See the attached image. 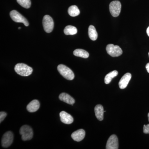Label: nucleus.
Here are the masks:
<instances>
[{
    "instance_id": "f257e3e1",
    "label": "nucleus",
    "mask_w": 149,
    "mask_h": 149,
    "mask_svg": "<svg viewBox=\"0 0 149 149\" xmlns=\"http://www.w3.org/2000/svg\"><path fill=\"white\" fill-rule=\"evenodd\" d=\"M16 73L22 76H28L32 74L33 69L32 68L24 63H17L14 68Z\"/></svg>"
},
{
    "instance_id": "f03ea898",
    "label": "nucleus",
    "mask_w": 149,
    "mask_h": 149,
    "mask_svg": "<svg viewBox=\"0 0 149 149\" xmlns=\"http://www.w3.org/2000/svg\"><path fill=\"white\" fill-rule=\"evenodd\" d=\"M57 69L60 74L67 80H72L74 79V75L72 70L64 65H59Z\"/></svg>"
},
{
    "instance_id": "7ed1b4c3",
    "label": "nucleus",
    "mask_w": 149,
    "mask_h": 149,
    "mask_svg": "<svg viewBox=\"0 0 149 149\" xmlns=\"http://www.w3.org/2000/svg\"><path fill=\"white\" fill-rule=\"evenodd\" d=\"M21 135L22 139L23 141H29L33 138V132L32 128L28 125L22 126L19 131Z\"/></svg>"
},
{
    "instance_id": "20e7f679",
    "label": "nucleus",
    "mask_w": 149,
    "mask_h": 149,
    "mask_svg": "<svg viewBox=\"0 0 149 149\" xmlns=\"http://www.w3.org/2000/svg\"><path fill=\"white\" fill-rule=\"evenodd\" d=\"M43 26L44 30L47 33H50L53 30L54 22L52 18L49 15H45L43 19Z\"/></svg>"
},
{
    "instance_id": "39448f33",
    "label": "nucleus",
    "mask_w": 149,
    "mask_h": 149,
    "mask_svg": "<svg viewBox=\"0 0 149 149\" xmlns=\"http://www.w3.org/2000/svg\"><path fill=\"white\" fill-rule=\"evenodd\" d=\"M121 4L119 1H113L109 4L110 12L114 17L119 15L121 11Z\"/></svg>"
},
{
    "instance_id": "423d86ee",
    "label": "nucleus",
    "mask_w": 149,
    "mask_h": 149,
    "mask_svg": "<svg viewBox=\"0 0 149 149\" xmlns=\"http://www.w3.org/2000/svg\"><path fill=\"white\" fill-rule=\"evenodd\" d=\"M10 17L14 21L16 22H21L25 26H29V22L24 16L15 10H12L10 13Z\"/></svg>"
},
{
    "instance_id": "0eeeda50",
    "label": "nucleus",
    "mask_w": 149,
    "mask_h": 149,
    "mask_svg": "<svg viewBox=\"0 0 149 149\" xmlns=\"http://www.w3.org/2000/svg\"><path fill=\"white\" fill-rule=\"evenodd\" d=\"M106 50L107 53L113 57L121 55L123 52L121 48L118 46L109 44L107 46Z\"/></svg>"
},
{
    "instance_id": "6e6552de",
    "label": "nucleus",
    "mask_w": 149,
    "mask_h": 149,
    "mask_svg": "<svg viewBox=\"0 0 149 149\" xmlns=\"http://www.w3.org/2000/svg\"><path fill=\"white\" fill-rule=\"evenodd\" d=\"M14 136L11 131L6 132L2 137L1 140L2 146L4 148H7L10 146L13 142Z\"/></svg>"
},
{
    "instance_id": "1a4fd4ad",
    "label": "nucleus",
    "mask_w": 149,
    "mask_h": 149,
    "mask_svg": "<svg viewBox=\"0 0 149 149\" xmlns=\"http://www.w3.org/2000/svg\"><path fill=\"white\" fill-rule=\"evenodd\" d=\"M107 149H118V139L115 135H111L109 137L107 142Z\"/></svg>"
},
{
    "instance_id": "9d476101",
    "label": "nucleus",
    "mask_w": 149,
    "mask_h": 149,
    "mask_svg": "<svg viewBox=\"0 0 149 149\" xmlns=\"http://www.w3.org/2000/svg\"><path fill=\"white\" fill-rule=\"evenodd\" d=\"M59 116L61 122L65 124H71L74 120L73 117L69 113L65 111L61 112Z\"/></svg>"
},
{
    "instance_id": "9b49d317",
    "label": "nucleus",
    "mask_w": 149,
    "mask_h": 149,
    "mask_svg": "<svg viewBox=\"0 0 149 149\" xmlns=\"http://www.w3.org/2000/svg\"><path fill=\"white\" fill-rule=\"evenodd\" d=\"M71 138L74 141L80 142L84 139L85 136V132L83 129H79L74 131L71 134Z\"/></svg>"
},
{
    "instance_id": "f8f14e48",
    "label": "nucleus",
    "mask_w": 149,
    "mask_h": 149,
    "mask_svg": "<svg viewBox=\"0 0 149 149\" xmlns=\"http://www.w3.org/2000/svg\"><path fill=\"white\" fill-rule=\"evenodd\" d=\"M131 77H132V75L130 73H126L124 74L121 77L118 83L119 88L121 89H125L126 88L131 79Z\"/></svg>"
},
{
    "instance_id": "ddd939ff",
    "label": "nucleus",
    "mask_w": 149,
    "mask_h": 149,
    "mask_svg": "<svg viewBox=\"0 0 149 149\" xmlns=\"http://www.w3.org/2000/svg\"><path fill=\"white\" fill-rule=\"evenodd\" d=\"M59 99L61 101L67 104L73 105L75 103V100L71 96L65 93H62L59 96Z\"/></svg>"
},
{
    "instance_id": "4468645a",
    "label": "nucleus",
    "mask_w": 149,
    "mask_h": 149,
    "mask_svg": "<svg viewBox=\"0 0 149 149\" xmlns=\"http://www.w3.org/2000/svg\"><path fill=\"white\" fill-rule=\"evenodd\" d=\"M40 103L39 101L35 100H32L27 105V110L29 112H35L40 108Z\"/></svg>"
},
{
    "instance_id": "2eb2a0df",
    "label": "nucleus",
    "mask_w": 149,
    "mask_h": 149,
    "mask_svg": "<svg viewBox=\"0 0 149 149\" xmlns=\"http://www.w3.org/2000/svg\"><path fill=\"white\" fill-rule=\"evenodd\" d=\"M104 111L103 107L102 105L98 104L95 107V112L96 117L100 121L103 120Z\"/></svg>"
},
{
    "instance_id": "dca6fc26",
    "label": "nucleus",
    "mask_w": 149,
    "mask_h": 149,
    "mask_svg": "<svg viewBox=\"0 0 149 149\" xmlns=\"http://www.w3.org/2000/svg\"><path fill=\"white\" fill-rule=\"evenodd\" d=\"M88 35L89 37L93 41H95L98 37V34L95 27L91 25L88 28Z\"/></svg>"
},
{
    "instance_id": "f3484780",
    "label": "nucleus",
    "mask_w": 149,
    "mask_h": 149,
    "mask_svg": "<svg viewBox=\"0 0 149 149\" xmlns=\"http://www.w3.org/2000/svg\"><path fill=\"white\" fill-rule=\"evenodd\" d=\"M73 54L76 56L80 57L83 58H88L89 54L87 51L82 49H77L73 52Z\"/></svg>"
},
{
    "instance_id": "a211bd4d",
    "label": "nucleus",
    "mask_w": 149,
    "mask_h": 149,
    "mask_svg": "<svg viewBox=\"0 0 149 149\" xmlns=\"http://www.w3.org/2000/svg\"><path fill=\"white\" fill-rule=\"evenodd\" d=\"M118 74V72L117 70H113L110 72L106 75L104 78V83L105 84H109L111 82L113 78L116 77Z\"/></svg>"
},
{
    "instance_id": "6ab92c4d",
    "label": "nucleus",
    "mask_w": 149,
    "mask_h": 149,
    "mask_svg": "<svg viewBox=\"0 0 149 149\" xmlns=\"http://www.w3.org/2000/svg\"><path fill=\"white\" fill-rule=\"evenodd\" d=\"M68 13L71 17H75L79 15L80 11L76 6L73 5L70 7L68 9Z\"/></svg>"
},
{
    "instance_id": "aec40b11",
    "label": "nucleus",
    "mask_w": 149,
    "mask_h": 149,
    "mask_svg": "<svg viewBox=\"0 0 149 149\" xmlns=\"http://www.w3.org/2000/svg\"><path fill=\"white\" fill-rule=\"evenodd\" d=\"M77 28L71 25H68L65 28L64 33L65 35H74L77 33Z\"/></svg>"
},
{
    "instance_id": "412c9836",
    "label": "nucleus",
    "mask_w": 149,
    "mask_h": 149,
    "mask_svg": "<svg viewBox=\"0 0 149 149\" xmlns=\"http://www.w3.org/2000/svg\"><path fill=\"white\" fill-rule=\"evenodd\" d=\"M17 1L22 7L25 8H29L31 5L30 0H17Z\"/></svg>"
},
{
    "instance_id": "4be33fe9",
    "label": "nucleus",
    "mask_w": 149,
    "mask_h": 149,
    "mask_svg": "<svg viewBox=\"0 0 149 149\" xmlns=\"http://www.w3.org/2000/svg\"><path fill=\"white\" fill-rule=\"evenodd\" d=\"M7 115V114L5 112L1 111L0 112V123H1L4 120L5 118L6 117Z\"/></svg>"
},
{
    "instance_id": "5701e85b",
    "label": "nucleus",
    "mask_w": 149,
    "mask_h": 149,
    "mask_svg": "<svg viewBox=\"0 0 149 149\" xmlns=\"http://www.w3.org/2000/svg\"><path fill=\"white\" fill-rule=\"evenodd\" d=\"M143 132L145 134H149V124L144 125Z\"/></svg>"
},
{
    "instance_id": "b1692460",
    "label": "nucleus",
    "mask_w": 149,
    "mask_h": 149,
    "mask_svg": "<svg viewBox=\"0 0 149 149\" xmlns=\"http://www.w3.org/2000/svg\"><path fill=\"white\" fill-rule=\"evenodd\" d=\"M146 68L148 72L149 73V63H147L146 65Z\"/></svg>"
},
{
    "instance_id": "393cba45",
    "label": "nucleus",
    "mask_w": 149,
    "mask_h": 149,
    "mask_svg": "<svg viewBox=\"0 0 149 149\" xmlns=\"http://www.w3.org/2000/svg\"><path fill=\"white\" fill-rule=\"evenodd\" d=\"M147 35H148V36L149 37V27H148V28H147Z\"/></svg>"
},
{
    "instance_id": "a878e982",
    "label": "nucleus",
    "mask_w": 149,
    "mask_h": 149,
    "mask_svg": "<svg viewBox=\"0 0 149 149\" xmlns=\"http://www.w3.org/2000/svg\"><path fill=\"white\" fill-rule=\"evenodd\" d=\"M148 120L149 121V113H148Z\"/></svg>"
},
{
    "instance_id": "bb28decb",
    "label": "nucleus",
    "mask_w": 149,
    "mask_h": 149,
    "mask_svg": "<svg viewBox=\"0 0 149 149\" xmlns=\"http://www.w3.org/2000/svg\"><path fill=\"white\" fill-rule=\"evenodd\" d=\"M21 29V27H19V28H18V29Z\"/></svg>"
},
{
    "instance_id": "cd10ccee",
    "label": "nucleus",
    "mask_w": 149,
    "mask_h": 149,
    "mask_svg": "<svg viewBox=\"0 0 149 149\" xmlns=\"http://www.w3.org/2000/svg\"><path fill=\"white\" fill-rule=\"evenodd\" d=\"M148 55H149V53H148Z\"/></svg>"
}]
</instances>
